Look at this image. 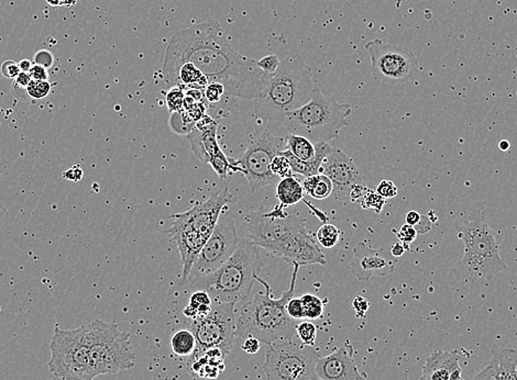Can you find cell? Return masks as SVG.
Here are the masks:
<instances>
[{
  "label": "cell",
  "mask_w": 517,
  "mask_h": 380,
  "mask_svg": "<svg viewBox=\"0 0 517 380\" xmlns=\"http://www.w3.org/2000/svg\"><path fill=\"white\" fill-rule=\"evenodd\" d=\"M182 63L193 64L208 83L222 84L226 95L252 101L271 77L258 69L256 60L244 57L230 45L218 21L192 26L172 38L162 67Z\"/></svg>",
  "instance_id": "1"
},
{
  "label": "cell",
  "mask_w": 517,
  "mask_h": 380,
  "mask_svg": "<svg viewBox=\"0 0 517 380\" xmlns=\"http://www.w3.org/2000/svg\"><path fill=\"white\" fill-rule=\"evenodd\" d=\"M284 208L280 203L272 211L256 210L246 216L248 239L290 265H327L326 256L308 231L306 219L288 215Z\"/></svg>",
  "instance_id": "2"
},
{
  "label": "cell",
  "mask_w": 517,
  "mask_h": 380,
  "mask_svg": "<svg viewBox=\"0 0 517 380\" xmlns=\"http://www.w3.org/2000/svg\"><path fill=\"white\" fill-rule=\"evenodd\" d=\"M294 266L290 288L280 298H274L271 287L256 276V281L262 284L264 293H258L252 299L241 303L236 315V337H254L266 345L290 341L295 337V320L286 312V303L295 293L296 279L300 266Z\"/></svg>",
  "instance_id": "3"
},
{
  "label": "cell",
  "mask_w": 517,
  "mask_h": 380,
  "mask_svg": "<svg viewBox=\"0 0 517 380\" xmlns=\"http://www.w3.org/2000/svg\"><path fill=\"white\" fill-rule=\"evenodd\" d=\"M263 266L258 247L248 238L240 240L237 250L217 271L187 278L180 284L188 291L205 290L212 303H244L250 299L256 276Z\"/></svg>",
  "instance_id": "4"
},
{
  "label": "cell",
  "mask_w": 517,
  "mask_h": 380,
  "mask_svg": "<svg viewBox=\"0 0 517 380\" xmlns=\"http://www.w3.org/2000/svg\"><path fill=\"white\" fill-rule=\"evenodd\" d=\"M312 71L300 54L281 60V65L254 100L258 120L283 123L286 115L310 101L314 89Z\"/></svg>",
  "instance_id": "5"
},
{
  "label": "cell",
  "mask_w": 517,
  "mask_h": 380,
  "mask_svg": "<svg viewBox=\"0 0 517 380\" xmlns=\"http://www.w3.org/2000/svg\"><path fill=\"white\" fill-rule=\"evenodd\" d=\"M455 229L464 244V256L452 268L458 281L474 284L480 278L492 279L506 269L496 240L498 233L488 225L484 212L474 210L469 219L455 225Z\"/></svg>",
  "instance_id": "6"
},
{
  "label": "cell",
  "mask_w": 517,
  "mask_h": 380,
  "mask_svg": "<svg viewBox=\"0 0 517 380\" xmlns=\"http://www.w3.org/2000/svg\"><path fill=\"white\" fill-rule=\"evenodd\" d=\"M236 201L237 198L230 193L229 188L224 187L205 203H198L183 213L172 215L173 225L168 234L181 256V283L187 279L198 253L215 230L224 208Z\"/></svg>",
  "instance_id": "7"
},
{
  "label": "cell",
  "mask_w": 517,
  "mask_h": 380,
  "mask_svg": "<svg viewBox=\"0 0 517 380\" xmlns=\"http://www.w3.org/2000/svg\"><path fill=\"white\" fill-rule=\"evenodd\" d=\"M352 113V106L338 103L336 98L324 95L320 88L314 87L310 101L288 113L282 125L288 133L303 135L314 143L330 142L348 125Z\"/></svg>",
  "instance_id": "8"
},
{
  "label": "cell",
  "mask_w": 517,
  "mask_h": 380,
  "mask_svg": "<svg viewBox=\"0 0 517 380\" xmlns=\"http://www.w3.org/2000/svg\"><path fill=\"white\" fill-rule=\"evenodd\" d=\"M285 150V137H276L264 129L256 130L251 134L246 152L234 164L246 177L252 194L280 181V178L272 173L271 163Z\"/></svg>",
  "instance_id": "9"
},
{
  "label": "cell",
  "mask_w": 517,
  "mask_h": 380,
  "mask_svg": "<svg viewBox=\"0 0 517 380\" xmlns=\"http://www.w3.org/2000/svg\"><path fill=\"white\" fill-rule=\"evenodd\" d=\"M51 359L48 362L50 373L62 380H94L91 353L81 340L80 328L74 330L54 328L50 343Z\"/></svg>",
  "instance_id": "10"
},
{
  "label": "cell",
  "mask_w": 517,
  "mask_h": 380,
  "mask_svg": "<svg viewBox=\"0 0 517 380\" xmlns=\"http://www.w3.org/2000/svg\"><path fill=\"white\" fill-rule=\"evenodd\" d=\"M320 355L312 346L294 339L268 346L263 371L266 380H315Z\"/></svg>",
  "instance_id": "11"
},
{
  "label": "cell",
  "mask_w": 517,
  "mask_h": 380,
  "mask_svg": "<svg viewBox=\"0 0 517 380\" xmlns=\"http://www.w3.org/2000/svg\"><path fill=\"white\" fill-rule=\"evenodd\" d=\"M370 55L371 71L378 81L386 84L408 83L418 73V57L408 48L374 39L364 45Z\"/></svg>",
  "instance_id": "12"
},
{
  "label": "cell",
  "mask_w": 517,
  "mask_h": 380,
  "mask_svg": "<svg viewBox=\"0 0 517 380\" xmlns=\"http://www.w3.org/2000/svg\"><path fill=\"white\" fill-rule=\"evenodd\" d=\"M234 308V303H212V311L207 315L190 320V330L197 342L194 354L212 349H219L224 355L230 353L236 337Z\"/></svg>",
  "instance_id": "13"
},
{
  "label": "cell",
  "mask_w": 517,
  "mask_h": 380,
  "mask_svg": "<svg viewBox=\"0 0 517 380\" xmlns=\"http://www.w3.org/2000/svg\"><path fill=\"white\" fill-rule=\"evenodd\" d=\"M239 243L234 216L229 211L222 213L215 230L198 253L187 278L208 275L217 271L232 257Z\"/></svg>",
  "instance_id": "14"
},
{
  "label": "cell",
  "mask_w": 517,
  "mask_h": 380,
  "mask_svg": "<svg viewBox=\"0 0 517 380\" xmlns=\"http://www.w3.org/2000/svg\"><path fill=\"white\" fill-rule=\"evenodd\" d=\"M91 366L96 377L126 371L136 365L129 332L119 328L89 350Z\"/></svg>",
  "instance_id": "15"
},
{
  "label": "cell",
  "mask_w": 517,
  "mask_h": 380,
  "mask_svg": "<svg viewBox=\"0 0 517 380\" xmlns=\"http://www.w3.org/2000/svg\"><path fill=\"white\" fill-rule=\"evenodd\" d=\"M320 173L330 178L332 184V196L337 201L349 200L352 188L358 184H366L354 162L342 150H332L322 163Z\"/></svg>",
  "instance_id": "16"
},
{
  "label": "cell",
  "mask_w": 517,
  "mask_h": 380,
  "mask_svg": "<svg viewBox=\"0 0 517 380\" xmlns=\"http://www.w3.org/2000/svg\"><path fill=\"white\" fill-rule=\"evenodd\" d=\"M398 259L384 249H372L364 242L359 243L354 249L352 272L359 281H368L371 277L390 275L396 271Z\"/></svg>",
  "instance_id": "17"
},
{
  "label": "cell",
  "mask_w": 517,
  "mask_h": 380,
  "mask_svg": "<svg viewBox=\"0 0 517 380\" xmlns=\"http://www.w3.org/2000/svg\"><path fill=\"white\" fill-rule=\"evenodd\" d=\"M352 344L346 343L330 355L316 362V375L320 380H357L359 373Z\"/></svg>",
  "instance_id": "18"
},
{
  "label": "cell",
  "mask_w": 517,
  "mask_h": 380,
  "mask_svg": "<svg viewBox=\"0 0 517 380\" xmlns=\"http://www.w3.org/2000/svg\"><path fill=\"white\" fill-rule=\"evenodd\" d=\"M457 351L432 352L423 366L420 380H464Z\"/></svg>",
  "instance_id": "19"
},
{
  "label": "cell",
  "mask_w": 517,
  "mask_h": 380,
  "mask_svg": "<svg viewBox=\"0 0 517 380\" xmlns=\"http://www.w3.org/2000/svg\"><path fill=\"white\" fill-rule=\"evenodd\" d=\"M217 121L206 115L186 135L192 151L202 163L209 164L210 157L222 150L217 141Z\"/></svg>",
  "instance_id": "20"
},
{
  "label": "cell",
  "mask_w": 517,
  "mask_h": 380,
  "mask_svg": "<svg viewBox=\"0 0 517 380\" xmlns=\"http://www.w3.org/2000/svg\"><path fill=\"white\" fill-rule=\"evenodd\" d=\"M480 375L483 380H517V349L493 350L492 359Z\"/></svg>",
  "instance_id": "21"
},
{
  "label": "cell",
  "mask_w": 517,
  "mask_h": 380,
  "mask_svg": "<svg viewBox=\"0 0 517 380\" xmlns=\"http://www.w3.org/2000/svg\"><path fill=\"white\" fill-rule=\"evenodd\" d=\"M226 356L219 349L207 350L203 353L190 356L192 359L188 366L190 371L200 377L215 379L224 369Z\"/></svg>",
  "instance_id": "22"
},
{
  "label": "cell",
  "mask_w": 517,
  "mask_h": 380,
  "mask_svg": "<svg viewBox=\"0 0 517 380\" xmlns=\"http://www.w3.org/2000/svg\"><path fill=\"white\" fill-rule=\"evenodd\" d=\"M276 196L281 205L290 207L300 203L304 199L305 193L302 183L293 175L280 179L276 186Z\"/></svg>",
  "instance_id": "23"
},
{
  "label": "cell",
  "mask_w": 517,
  "mask_h": 380,
  "mask_svg": "<svg viewBox=\"0 0 517 380\" xmlns=\"http://www.w3.org/2000/svg\"><path fill=\"white\" fill-rule=\"evenodd\" d=\"M212 308V300L205 290H196L190 294L187 306L184 308L183 313L190 320L198 319L207 315Z\"/></svg>",
  "instance_id": "24"
},
{
  "label": "cell",
  "mask_w": 517,
  "mask_h": 380,
  "mask_svg": "<svg viewBox=\"0 0 517 380\" xmlns=\"http://www.w3.org/2000/svg\"><path fill=\"white\" fill-rule=\"evenodd\" d=\"M286 150L303 162H310L316 155L314 142L298 134L288 133L285 135Z\"/></svg>",
  "instance_id": "25"
},
{
  "label": "cell",
  "mask_w": 517,
  "mask_h": 380,
  "mask_svg": "<svg viewBox=\"0 0 517 380\" xmlns=\"http://www.w3.org/2000/svg\"><path fill=\"white\" fill-rule=\"evenodd\" d=\"M302 185L304 188V193L312 197V199L324 200L332 196V181L327 176L322 175V174L304 178Z\"/></svg>",
  "instance_id": "26"
},
{
  "label": "cell",
  "mask_w": 517,
  "mask_h": 380,
  "mask_svg": "<svg viewBox=\"0 0 517 380\" xmlns=\"http://www.w3.org/2000/svg\"><path fill=\"white\" fill-rule=\"evenodd\" d=\"M195 335L190 329L180 330L171 339V349L180 357H190L196 351Z\"/></svg>",
  "instance_id": "27"
},
{
  "label": "cell",
  "mask_w": 517,
  "mask_h": 380,
  "mask_svg": "<svg viewBox=\"0 0 517 380\" xmlns=\"http://www.w3.org/2000/svg\"><path fill=\"white\" fill-rule=\"evenodd\" d=\"M304 306V312H305V319L317 320L322 317L324 313V303L317 296L312 294H305L300 297Z\"/></svg>",
  "instance_id": "28"
},
{
  "label": "cell",
  "mask_w": 517,
  "mask_h": 380,
  "mask_svg": "<svg viewBox=\"0 0 517 380\" xmlns=\"http://www.w3.org/2000/svg\"><path fill=\"white\" fill-rule=\"evenodd\" d=\"M340 231L336 225L324 223L317 231L318 243L325 249H332L339 243Z\"/></svg>",
  "instance_id": "29"
},
{
  "label": "cell",
  "mask_w": 517,
  "mask_h": 380,
  "mask_svg": "<svg viewBox=\"0 0 517 380\" xmlns=\"http://www.w3.org/2000/svg\"><path fill=\"white\" fill-rule=\"evenodd\" d=\"M195 122L188 117L185 110L178 111V113H172L170 117V127L178 134H190L195 128Z\"/></svg>",
  "instance_id": "30"
},
{
  "label": "cell",
  "mask_w": 517,
  "mask_h": 380,
  "mask_svg": "<svg viewBox=\"0 0 517 380\" xmlns=\"http://www.w3.org/2000/svg\"><path fill=\"white\" fill-rule=\"evenodd\" d=\"M32 81L31 76L27 72H21L17 77L13 79V85H11V91H13L15 98L21 101H28L31 99L29 94H28V86Z\"/></svg>",
  "instance_id": "31"
},
{
  "label": "cell",
  "mask_w": 517,
  "mask_h": 380,
  "mask_svg": "<svg viewBox=\"0 0 517 380\" xmlns=\"http://www.w3.org/2000/svg\"><path fill=\"white\" fill-rule=\"evenodd\" d=\"M184 99H185V89L180 86H173L166 94V106L170 113L182 111L184 109Z\"/></svg>",
  "instance_id": "32"
},
{
  "label": "cell",
  "mask_w": 517,
  "mask_h": 380,
  "mask_svg": "<svg viewBox=\"0 0 517 380\" xmlns=\"http://www.w3.org/2000/svg\"><path fill=\"white\" fill-rule=\"evenodd\" d=\"M296 335L304 345L314 346L317 337V328L312 322H300L296 325Z\"/></svg>",
  "instance_id": "33"
},
{
  "label": "cell",
  "mask_w": 517,
  "mask_h": 380,
  "mask_svg": "<svg viewBox=\"0 0 517 380\" xmlns=\"http://www.w3.org/2000/svg\"><path fill=\"white\" fill-rule=\"evenodd\" d=\"M362 209L371 210V211L380 213L386 206V200L383 197H381L376 191L369 189L364 198L360 200Z\"/></svg>",
  "instance_id": "34"
},
{
  "label": "cell",
  "mask_w": 517,
  "mask_h": 380,
  "mask_svg": "<svg viewBox=\"0 0 517 380\" xmlns=\"http://www.w3.org/2000/svg\"><path fill=\"white\" fill-rule=\"evenodd\" d=\"M271 171L274 175L278 176L280 179L293 176V169L290 167V162L285 156L278 154L274 157L271 163Z\"/></svg>",
  "instance_id": "35"
},
{
  "label": "cell",
  "mask_w": 517,
  "mask_h": 380,
  "mask_svg": "<svg viewBox=\"0 0 517 380\" xmlns=\"http://www.w3.org/2000/svg\"><path fill=\"white\" fill-rule=\"evenodd\" d=\"M51 88L49 81H33L32 79L28 86V94L31 99H43L51 93Z\"/></svg>",
  "instance_id": "36"
},
{
  "label": "cell",
  "mask_w": 517,
  "mask_h": 380,
  "mask_svg": "<svg viewBox=\"0 0 517 380\" xmlns=\"http://www.w3.org/2000/svg\"><path fill=\"white\" fill-rule=\"evenodd\" d=\"M226 95V89L220 83L208 84L204 89V100L209 104H218L222 101V97Z\"/></svg>",
  "instance_id": "37"
},
{
  "label": "cell",
  "mask_w": 517,
  "mask_h": 380,
  "mask_svg": "<svg viewBox=\"0 0 517 380\" xmlns=\"http://www.w3.org/2000/svg\"><path fill=\"white\" fill-rule=\"evenodd\" d=\"M256 64H258V69H261L263 73H266V75L272 76L276 73L278 67H280L281 59L278 55L271 54V55H268V57H264L261 60H258V61H256Z\"/></svg>",
  "instance_id": "38"
},
{
  "label": "cell",
  "mask_w": 517,
  "mask_h": 380,
  "mask_svg": "<svg viewBox=\"0 0 517 380\" xmlns=\"http://www.w3.org/2000/svg\"><path fill=\"white\" fill-rule=\"evenodd\" d=\"M286 312L290 318L293 320L305 319V312H304V306H303L302 299L300 298H290L288 303H286Z\"/></svg>",
  "instance_id": "39"
},
{
  "label": "cell",
  "mask_w": 517,
  "mask_h": 380,
  "mask_svg": "<svg viewBox=\"0 0 517 380\" xmlns=\"http://www.w3.org/2000/svg\"><path fill=\"white\" fill-rule=\"evenodd\" d=\"M418 231H416L414 227L406 223V225L401 227L400 231L396 233V237H398V241L404 244L408 249L410 244L418 238Z\"/></svg>",
  "instance_id": "40"
},
{
  "label": "cell",
  "mask_w": 517,
  "mask_h": 380,
  "mask_svg": "<svg viewBox=\"0 0 517 380\" xmlns=\"http://www.w3.org/2000/svg\"><path fill=\"white\" fill-rule=\"evenodd\" d=\"M376 191L384 199H392L398 196V188H396V184L391 181H381L376 187Z\"/></svg>",
  "instance_id": "41"
},
{
  "label": "cell",
  "mask_w": 517,
  "mask_h": 380,
  "mask_svg": "<svg viewBox=\"0 0 517 380\" xmlns=\"http://www.w3.org/2000/svg\"><path fill=\"white\" fill-rule=\"evenodd\" d=\"M20 73H21V69H20L19 63H17V62L6 61L5 63L1 65V74H3V76H5L6 78L15 79Z\"/></svg>",
  "instance_id": "42"
},
{
  "label": "cell",
  "mask_w": 517,
  "mask_h": 380,
  "mask_svg": "<svg viewBox=\"0 0 517 380\" xmlns=\"http://www.w3.org/2000/svg\"><path fill=\"white\" fill-rule=\"evenodd\" d=\"M54 59L53 54L48 50H40L35 55V64L43 66L45 69H49L53 65Z\"/></svg>",
  "instance_id": "43"
},
{
  "label": "cell",
  "mask_w": 517,
  "mask_h": 380,
  "mask_svg": "<svg viewBox=\"0 0 517 380\" xmlns=\"http://www.w3.org/2000/svg\"><path fill=\"white\" fill-rule=\"evenodd\" d=\"M352 307H354L357 317H364L366 311H368L369 307H370V303H369L366 298L362 297V296H357L354 301H352Z\"/></svg>",
  "instance_id": "44"
},
{
  "label": "cell",
  "mask_w": 517,
  "mask_h": 380,
  "mask_svg": "<svg viewBox=\"0 0 517 380\" xmlns=\"http://www.w3.org/2000/svg\"><path fill=\"white\" fill-rule=\"evenodd\" d=\"M29 74L33 81H49L48 69H45L43 66L38 65V64L32 65Z\"/></svg>",
  "instance_id": "45"
},
{
  "label": "cell",
  "mask_w": 517,
  "mask_h": 380,
  "mask_svg": "<svg viewBox=\"0 0 517 380\" xmlns=\"http://www.w3.org/2000/svg\"><path fill=\"white\" fill-rule=\"evenodd\" d=\"M369 189H370V188L366 186V184H358V185H354V187L352 188V190H350V201H352V203L360 201V200L366 196V194L368 193Z\"/></svg>",
  "instance_id": "46"
},
{
  "label": "cell",
  "mask_w": 517,
  "mask_h": 380,
  "mask_svg": "<svg viewBox=\"0 0 517 380\" xmlns=\"http://www.w3.org/2000/svg\"><path fill=\"white\" fill-rule=\"evenodd\" d=\"M260 347H261V342L254 337H246L241 345L242 351L248 354H251V355L252 354L258 353Z\"/></svg>",
  "instance_id": "47"
},
{
  "label": "cell",
  "mask_w": 517,
  "mask_h": 380,
  "mask_svg": "<svg viewBox=\"0 0 517 380\" xmlns=\"http://www.w3.org/2000/svg\"><path fill=\"white\" fill-rule=\"evenodd\" d=\"M62 176H63L64 179H66V181L77 183V181H81L82 178H83L84 172L83 169L80 167V165H74L72 169L64 172L63 175Z\"/></svg>",
  "instance_id": "48"
},
{
  "label": "cell",
  "mask_w": 517,
  "mask_h": 380,
  "mask_svg": "<svg viewBox=\"0 0 517 380\" xmlns=\"http://www.w3.org/2000/svg\"><path fill=\"white\" fill-rule=\"evenodd\" d=\"M415 229L418 231V233L424 234L430 230V218L422 216L420 221L418 222V225H415Z\"/></svg>",
  "instance_id": "49"
},
{
  "label": "cell",
  "mask_w": 517,
  "mask_h": 380,
  "mask_svg": "<svg viewBox=\"0 0 517 380\" xmlns=\"http://www.w3.org/2000/svg\"><path fill=\"white\" fill-rule=\"evenodd\" d=\"M408 247L404 245V244L401 243L400 241L398 242V243L394 244V245H392V247H391V254H392L396 259H398V257H401V256L404 255V253H406V251H408Z\"/></svg>",
  "instance_id": "50"
},
{
  "label": "cell",
  "mask_w": 517,
  "mask_h": 380,
  "mask_svg": "<svg viewBox=\"0 0 517 380\" xmlns=\"http://www.w3.org/2000/svg\"><path fill=\"white\" fill-rule=\"evenodd\" d=\"M185 96L192 98L195 101H203L204 100V91L200 89H193V88H188L185 91Z\"/></svg>",
  "instance_id": "51"
},
{
  "label": "cell",
  "mask_w": 517,
  "mask_h": 380,
  "mask_svg": "<svg viewBox=\"0 0 517 380\" xmlns=\"http://www.w3.org/2000/svg\"><path fill=\"white\" fill-rule=\"evenodd\" d=\"M420 218H422V216L418 211L412 210V211L408 212V215H406V223L412 225V227H415L420 221Z\"/></svg>",
  "instance_id": "52"
},
{
  "label": "cell",
  "mask_w": 517,
  "mask_h": 380,
  "mask_svg": "<svg viewBox=\"0 0 517 380\" xmlns=\"http://www.w3.org/2000/svg\"><path fill=\"white\" fill-rule=\"evenodd\" d=\"M32 65H33V64H32L31 61H29V60H21V61L19 62L20 69H21V72H27V73H29Z\"/></svg>",
  "instance_id": "53"
},
{
  "label": "cell",
  "mask_w": 517,
  "mask_h": 380,
  "mask_svg": "<svg viewBox=\"0 0 517 380\" xmlns=\"http://www.w3.org/2000/svg\"><path fill=\"white\" fill-rule=\"evenodd\" d=\"M499 149H500L501 151H508V150L510 149V142L506 141V140H502V141L499 143Z\"/></svg>",
  "instance_id": "54"
},
{
  "label": "cell",
  "mask_w": 517,
  "mask_h": 380,
  "mask_svg": "<svg viewBox=\"0 0 517 380\" xmlns=\"http://www.w3.org/2000/svg\"><path fill=\"white\" fill-rule=\"evenodd\" d=\"M6 216H7V209H6L5 205H4L3 201L0 199V222L3 221Z\"/></svg>",
  "instance_id": "55"
},
{
  "label": "cell",
  "mask_w": 517,
  "mask_h": 380,
  "mask_svg": "<svg viewBox=\"0 0 517 380\" xmlns=\"http://www.w3.org/2000/svg\"><path fill=\"white\" fill-rule=\"evenodd\" d=\"M47 3L51 5L52 7H59V6H61V0H47Z\"/></svg>",
  "instance_id": "56"
},
{
  "label": "cell",
  "mask_w": 517,
  "mask_h": 380,
  "mask_svg": "<svg viewBox=\"0 0 517 380\" xmlns=\"http://www.w3.org/2000/svg\"><path fill=\"white\" fill-rule=\"evenodd\" d=\"M357 380H366V378L364 377V375H361V374H360V375L358 376V379Z\"/></svg>",
  "instance_id": "57"
},
{
  "label": "cell",
  "mask_w": 517,
  "mask_h": 380,
  "mask_svg": "<svg viewBox=\"0 0 517 380\" xmlns=\"http://www.w3.org/2000/svg\"><path fill=\"white\" fill-rule=\"evenodd\" d=\"M474 380H483L482 377H481L480 374H478V375L476 376V377L474 378Z\"/></svg>",
  "instance_id": "58"
},
{
  "label": "cell",
  "mask_w": 517,
  "mask_h": 380,
  "mask_svg": "<svg viewBox=\"0 0 517 380\" xmlns=\"http://www.w3.org/2000/svg\"><path fill=\"white\" fill-rule=\"evenodd\" d=\"M315 380H320V379H315Z\"/></svg>",
  "instance_id": "59"
},
{
  "label": "cell",
  "mask_w": 517,
  "mask_h": 380,
  "mask_svg": "<svg viewBox=\"0 0 517 380\" xmlns=\"http://www.w3.org/2000/svg\"><path fill=\"white\" fill-rule=\"evenodd\" d=\"M76 1H78V0H76Z\"/></svg>",
  "instance_id": "60"
}]
</instances>
